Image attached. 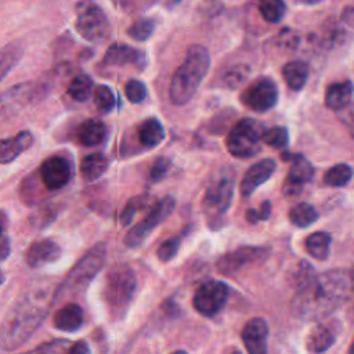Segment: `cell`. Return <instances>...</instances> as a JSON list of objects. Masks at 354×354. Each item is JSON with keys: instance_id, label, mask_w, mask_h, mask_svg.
I'll use <instances>...</instances> for the list:
<instances>
[{"instance_id": "cell-1", "label": "cell", "mask_w": 354, "mask_h": 354, "mask_svg": "<svg viewBox=\"0 0 354 354\" xmlns=\"http://www.w3.org/2000/svg\"><path fill=\"white\" fill-rule=\"evenodd\" d=\"M354 293V272L329 270L317 275L307 286L297 290L292 303V314L303 321H318L328 317Z\"/></svg>"}, {"instance_id": "cell-2", "label": "cell", "mask_w": 354, "mask_h": 354, "mask_svg": "<svg viewBox=\"0 0 354 354\" xmlns=\"http://www.w3.org/2000/svg\"><path fill=\"white\" fill-rule=\"evenodd\" d=\"M51 303L54 301L48 299V293L39 289L21 297L1 324L0 347L14 350L24 344L41 325Z\"/></svg>"}, {"instance_id": "cell-3", "label": "cell", "mask_w": 354, "mask_h": 354, "mask_svg": "<svg viewBox=\"0 0 354 354\" xmlns=\"http://www.w3.org/2000/svg\"><path fill=\"white\" fill-rule=\"evenodd\" d=\"M210 66L209 51L201 44H192L183 64L176 69L170 83V101L174 105L187 104L198 91Z\"/></svg>"}, {"instance_id": "cell-4", "label": "cell", "mask_w": 354, "mask_h": 354, "mask_svg": "<svg viewBox=\"0 0 354 354\" xmlns=\"http://www.w3.org/2000/svg\"><path fill=\"white\" fill-rule=\"evenodd\" d=\"M137 290V278L133 268L127 264L113 266L104 282L102 297L109 314L113 318H122Z\"/></svg>"}, {"instance_id": "cell-5", "label": "cell", "mask_w": 354, "mask_h": 354, "mask_svg": "<svg viewBox=\"0 0 354 354\" xmlns=\"http://www.w3.org/2000/svg\"><path fill=\"white\" fill-rule=\"evenodd\" d=\"M106 257V245L104 242L93 246L71 270L61 286L54 292V301L58 297H69L87 288L91 279L100 272Z\"/></svg>"}, {"instance_id": "cell-6", "label": "cell", "mask_w": 354, "mask_h": 354, "mask_svg": "<svg viewBox=\"0 0 354 354\" xmlns=\"http://www.w3.org/2000/svg\"><path fill=\"white\" fill-rule=\"evenodd\" d=\"M235 188V170L230 166L220 167L210 178L203 195L202 207L209 221H218L231 206Z\"/></svg>"}, {"instance_id": "cell-7", "label": "cell", "mask_w": 354, "mask_h": 354, "mask_svg": "<svg viewBox=\"0 0 354 354\" xmlns=\"http://www.w3.org/2000/svg\"><path fill=\"white\" fill-rule=\"evenodd\" d=\"M264 131L266 127L259 120L242 119L230 130L225 138V147L238 159L252 158L261 151Z\"/></svg>"}, {"instance_id": "cell-8", "label": "cell", "mask_w": 354, "mask_h": 354, "mask_svg": "<svg viewBox=\"0 0 354 354\" xmlns=\"http://www.w3.org/2000/svg\"><path fill=\"white\" fill-rule=\"evenodd\" d=\"M77 33L91 43H102L111 36V24L105 12L94 3H80L76 12Z\"/></svg>"}, {"instance_id": "cell-9", "label": "cell", "mask_w": 354, "mask_h": 354, "mask_svg": "<svg viewBox=\"0 0 354 354\" xmlns=\"http://www.w3.org/2000/svg\"><path fill=\"white\" fill-rule=\"evenodd\" d=\"M176 199L173 196H165L159 202H156L149 213L141 220V223L136 224L124 236V243L129 248L140 246L144 239L159 225L162 224L174 210Z\"/></svg>"}, {"instance_id": "cell-10", "label": "cell", "mask_w": 354, "mask_h": 354, "mask_svg": "<svg viewBox=\"0 0 354 354\" xmlns=\"http://www.w3.org/2000/svg\"><path fill=\"white\" fill-rule=\"evenodd\" d=\"M230 289L221 281H209L201 285L192 299L195 310L203 317H214L221 311L228 299Z\"/></svg>"}, {"instance_id": "cell-11", "label": "cell", "mask_w": 354, "mask_h": 354, "mask_svg": "<svg viewBox=\"0 0 354 354\" xmlns=\"http://www.w3.org/2000/svg\"><path fill=\"white\" fill-rule=\"evenodd\" d=\"M241 101L256 112H266L278 101V86L272 79L261 76L242 93Z\"/></svg>"}, {"instance_id": "cell-12", "label": "cell", "mask_w": 354, "mask_h": 354, "mask_svg": "<svg viewBox=\"0 0 354 354\" xmlns=\"http://www.w3.org/2000/svg\"><path fill=\"white\" fill-rule=\"evenodd\" d=\"M267 253L266 248L257 246H241L232 252L223 254L217 260V270L224 275H231L245 267L246 264L254 263L256 260L264 257Z\"/></svg>"}, {"instance_id": "cell-13", "label": "cell", "mask_w": 354, "mask_h": 354, "mask_svg": "<svg viewBox=\"0 0 354 354\" xmlns=\"http://www.w3.org/2000/svg\"><path fill=\"white\" fill-rule=\"evenodd\" d=\"M268 324L263 318L249 319L241 333L248 354H267L268 350Z\"/></svg>"}, {"instance_id": "cell-14", "label": "cell", "mask_w": 354, "mask_h": 354, "mask_svg": "<svg viewBox=\"0 0 354 354\" xmlns=\"http://www.w3.org/2000/svg\"><path fill=\"white\" fill-rule=\"evenodd\" d=\"M40 177L46 188H62L71 178L69 162L61 156L47 158L40 166Z\"/></svg>"}, {"instance_id": "cell-15", "label": "cell", "mask_w": 354, "mask_h": 354, "mask_svg": "<svg viewBox=\"0 0 354 354\" xmlns=\"http://www.w3.org/2000/svg\"><path fill=\"white\" fill-rule=\"evenodd\" d=\"M275 169H277V163L274 159H261L254 165H252L246 170L241 181V187H239L241 195L245 198H249L257 189V187H260L274 174Z\"/></svg>"}, {"instance_id": "cell-16", "label": "cell", "mask_w": 354, "mask_h": 354, "mask_svg": "<svg viewBox=\"0 0 354 354\" xmlns=\"http://www.w3.org/2000/svg\"><path fill=\"white\" fill-rule=\"evenodd\" d=\"M105 65H126V64H131L136 68L144 69L147 65V57L145 53L130 47L127 44H113L108 48V51L105 53L104 61Z\"/></svg>"}, {"instance_id": "cell-17", "label": "cell", "mask_w": 354, "mask_h": 354, "mask_svg": "<svg viewBox=\"0 0 354 354\" xmlns=\"http://www.w3.org/2000/svg\"><path fill=\"white\" fill-rule=\"evenodd\" d=\"M339 326L330 324H319L314 326L306 339V348L311 354H321L326 351L336 340Z\"/></svg>"}, {"instance_id": "cell-18", "label": "cell", "mask_w": 354, "mask_h": 354, "mask_svg": "<svg viewBox=\"0 0 354 354\" xmlns=\"http://www.w3.org/2000/svg\"><path fill=\"white\" fill-rule=\"evenodd\" d=\"M61 257V248L50 239H40L33 242L26 250V263L30 267H41L53 263Z\"/></svg>"}, {"instance_id": "cell-19", "label": "cell", "mask_w": 354, "mask_h": 354, "mask_svg": "<svg viewBox=\"0 0 354 354\" xmlns=\"http://www.w3.org/2000/svg\"><path fill=\"white\" fill-rule=\"evenodd\" d=\"M33 142V136L29 131H21L14 137L0 140V165L10 163L17 159Z\"/></svg>"}, {"instance_id": "cell-20", "label": "cell", "mask_w": 354, "mask_h": 354, "mask_svg": "<svg viewBox=\"0 0 354 354\" xmlns=\"http://www.w3.org/2000/svg\"><path fill=\"white\" fill-rule=\"evenodd\" d=\"M53 324L62 332H75L83 325V310L79 304L68 303L61 307L53 318Z\"/></svg>"}, {"instance_id": "cell-21", "label": "cell", "mask_w": 354, "mask_h": 354, "mask_svg": "<svg viewBox=\"0 0 354 354\" xmlns=\"http://www.w3.org/2000/svg\"><path fill=\"white\" fill-rule=\"evenodd\" d=\"M354 86L350 80L332 83L328 86L325 93V104L332 111H340L351 102Z\"/></svg>"}, {"instance_id": "cell-22", "label": "cell", "mask_w": 354, "mask_h": 354, "mask_svg": "<svg viewBox=\"0 0 354 354\" xmlns=\"http://www.w3.org/2000/svg\"><path fill=\"white\" fill-rule=\"evenodd\" d=\"M76 137L82 145H100L106 138V126L98 119H87L77 127Z\"/></svg>"}, {"instance_id": "cell-23", "label": "cell", "mask_w": 354, "mask_h": 354, "mask_svg": "<svg viewBox=\"0 0 354 354\" xmlns=\"http://www.w3.org/2000/svg\"><path fill=\"white\" fill-rule=\"evenodd\" d=\"M165 127L156 118L145 119L138 127V140L148 148L158 147L165 140Z\"/></svg>"}, {"instance_id": "cell-24", "label": "cell", "mask_w": 354, "mask_h": 354, "mask_svg": "<svg viewBox=\"0 0 354 354\" xmlns=\"http://www.w3.org/2000/svg\"><path fill=\"white\" fill-rule=\"evenodd\" d=\"M282 76L289 88L301 90L308 77V65L303 61H290L282 68Z\"/></svg>"}, {"instance_id": "cell-25", "label": "cell", "mask_w": 354, "mask_h": 354, "mask_svg": "<svg viewBox=\"0 0 354 354\" xmlns=\"http://www.w3.org/2000/svg\"><path fill=\"white\" fill-rule=\"evenodd\" d=\"M108 159L100 153V152H94L90 153L87 156H84L80 162V173L82 177L86 181H94L97 178H100L108 169Z\"/></svg>"}, {"instance_id": "cell-26", "label": "cell", "mask_w": 354, "mask_h": 354, "mask_svg": "<svg viewBox=\"0 0 354 354\" xmlns=\"http://www.w3.org/2000/svg\"><path fill=\"white\" fill-rule=\"evenodd\" d=\"M289 160H290V169L286 177L289 181L304 185L307 181L313 178L314 167L303 155L289 156Z\"/></svg>"}, {"instance_id": "cell-27", "label": "cell", "mask_w": 354, "mask_h": 354, "mask_svg": "<svg viewBox=\"0 0 354 354\" xmlns=\"http://www.w3.org/2000/svg\"><path fill=\"white\" fill-rule=\"evenodd\" d=\"M330 235L324 231H317L307 236L306 239V250L317 260H326L329 256L330 248Z\"/></svg>"}, {"instance_id": "cell-28", "label": "cell", "mask_w": 354, "mask_h": 354, "mask_svg": "<svg viewBox=\"0 0 354 354\" xmlns=\"http://www.w3.org/2000/svg\"><path fill=\"white\" fill-rule=\"evenodd\" d=\"M317 218H318V212L313 205L307 202H299L295 206H292L289 210V220L292 221V224L300 228H306L311 225L313 223H315Z\"/></svg>"}, {"instance_id": "cell-29", "label": "cell", "mask_w": 354, "mask_h": 354, "mask_svg": "<svg viewBox=\"0 0 354 354\" xmlns=\"http://www.w3.org/2000/svg\"><path fill=\"white\" fill-rule=\"evenodd\" d=\"M24 48L19 43H10L0 48V82L11 72L22 57Z\"/></svg>"}, {"instance_id": "cell-30", "label": "cell", "mask_w": 354, "mask_h": 354, "mask_svg": "<svg viewBox=\"0 0 354 354\" xmlns=\"http://www.w3.org/2000/svg\"><path fill=\"white\" fill-rule=\"evenodd\" d=\"M93 93V80L87 75L76 76L68 86V94L77 102L86 101Z\"/></svg>"}, {"instance_id": "cell-31", "label": "cell", "mask_w": 354, "mask_h": 354, "mask_svg": "<svg viewBox=\"0 0 354 354\" xmlns=\"http://www.w3.org/2000/svg\"><path fill=\"white\" fill-rule=\"evenodd\" d=\"M351 177H353V169L346 163H339L330 167L325 173L324 181L326 185H330V187H343L351 180Z\"/></svg>"}, {"instance_id": "cell-32", "label": "cell", "mask_w": 354, "mask_h": 354, "mask_svg": "<svg viewBox=\"0 0 354 354\" xmlns=\"http://www.w3.org/2000/svg\"><path fill=\"white\" fill-rule=\"evenodd\" d=\"M317 277L314 268L307 261L301 260L296 264L292 275H290V283L295 286L296 292L307 286L314 278Z\"/></svg>"}, {"instance_id": "cell-33", "label": "cell", "mask_w": 354, "mask_h": 354, "mask_svg": "<svg viewBox=\"0 0 354 354\" xmlns=\"http://www.w3.org/2000/svg\"><path fill=\"white\" fill-rule=\"evenodd\" d=\"M259 11L267 22L277 24L285 17L286 6L279 0H266L259 4Z\"/></svg>"}, {"instance_id": "cell-34", "label": "cell", "mask_w": 354, "mask_h": 354, "mask_svg": "<svg viewBox=\"0 0 354 354\" xmlns=\"http://www.w3.org/2000/svg\"><path fill=\"white\" fill-rule=\"evenodd\" d=\"M93 97H94V104L97 109L101 112H111L116 105L115 94L108 86H104V84L97 86L93 91Z\"/></svg>"}, {"instance_id": "cell-35", "label": "cell", "mask_w": 354, "mask_h": 354, "mask_svg": "<svg viewBox=\"0 0 354 354\" xmlns=\"http://www.w3.org/2000/svg\"><path fill=\"white\" fill-rule=\"evenodd\" d=\"M261 141L272 148H285L289 141V134L288 130L282 126H274L270 129H266L263 133Z\"/></svg>"}, {"instance_id": "cell-36", "label": "cell", "mask_w": 354, "mask_h": 354, "mask_svg": "<svg viewBox=\"0 0 354 354\" xmlns=\"http://www.w3.org/2000/svg\"><path fill=\"white\" fill-rule=\"evenodd\" d=\"M153 29H155V21L151 18H142V19H138L137 22H134L127 29V33L131 39H134L137 41H144V40L149 39Z\"/></svg>"}, {"instance_id": "cell-37", "label": "cell", "mask_w": 354, "mask_h": 354, "mask_svg": "<svg viewBox=\"0 0 354 354\" xmlns=\"http://www.w3.org/2000/svg\"><path fill=\"white\" fill-rule=\"evenodd\" d=\"M249 68L246 65H234L223 75V83L228 88L239 87L248 77Z\"/></svg>"}, {"instance_id": "cell-38", "label": "cell", "mask_w": 354, "mask_h": 354, "mask_svg": "<svg viewBox=\"0 0 354 354\" xmlns=\"http://www.w3.org/2000/svg\"><path fill=\"white\" fill-rule=\"evenodd\" d=\"M147 202H148V195H147V194L137 195V196L131 198V199L126 203V206H124V209H123V212H122V214H120V223H122V225H127V224L133 220V217L136 216V213H137L140 209H144V207L147 206Z\"/></svg>"}, {"instance_id": "cell-39", "label": "cell", "mask_w": 354, "mask_h": 354, "mask_svg": "<svg viewBox=\"0 0 354 354\" xmlns=\"http://www.w3.org/2000/svg\"><path fill=\"white\" fill-rule=\"evenodd\" d=\"M71 347V342L65 339H57L53 342H47L36 347L35 350L24 354H66L68 348Z\"/></svg>"}, {"instance_id": "cell-40", "label": "cell", "mask_w": 354, "mask_h": 354, "mask_svg": "<svg viewBox=\"0 0 354 354\" xmlns=\"http://www.w3.org/2000/svg\"><path fill=\"white\" fill-rule=\"evenodd\" d=\"M180 245H181V236H173V238H169L166 239L159 248H158V257L159 260L162 261H170L171 259L176 257L178 249H180Z\"/></svg>"}, {"instance_id": "cell-41", "label": "cell", "mask_w": 354, "mask_h": 354, "mask_svg": "<svg viewBox=\"0 0 354 354\" xmlns=\"http://www.w3.org/2000/svg\"><path fill=\"white\" fill-rule=\"evenodd\" d=\"M124 93H126V97H127V100L130 102L138 104V102H142L145 100V97H147V87H145V84L142 82L131 79V80L127 82Z\"/></svg>"}, {"instance_id": "cell-42", "label": "cell", "mask_w": 354, "mask_h": 354, "mask_svg": "<svg viewBox=\"0 0 354 354\" xmlns=\"http://www.w3.org/2000/svg\"><path fill=\"white\" fill-rule=\"evenodd\" d=\"M55 216H57V210L53 206H46V207H41L40 210H37L35 214H32L30 223L35 228L40 230V228H44L48 224H51L53 220L55 218Z\"/></svg>"}, {"instance_id": "cell-43", "label": "cell", "mask_w": 354, "mask_h": 354, "mask_svg": "<svg viewBox=\"0 0 354 354\" xmlns=\"http://www.w3.org/2000/svg\"><path fill=\"white\" fill-rule=\"evenodd\" d=\"M171 166V162L169 158H158L155 160V163L152 165V169L149 171V181L151 183H159L160 180H163L166 177V174L169 173Z\"/></svg>"}, {"instance_id": "cell-44", "label": "cell", "mask_w": 354, "mask_h": 354, "mask_svg": "<svg viewBox=\"0 0 354 354\" xmlns=\"http://www.w3.org/2000/svg\"><path fill=\"white\" fill-rule=\"evenodd\" d=\"M271 214V202L270 201H264L259 209H249L246 212V220L252 224H256L259 221H264L270 217Z\"/></svg>"}, {"instance_id": "cell-45", "label": "cell", "mask_w": 354, "mask_h": 354, "mask_svg": "<svg viewBox=\"0 0 354 354\" xmlns=\"http://www.w3.org/2000/svg\"><path fill=\"white\" fill-rule=\"evenodd\" d=\"M337 116L342 123L348 129L350 136L354 138V102H350L340 111H337Z\"/></svg>"}, {"instance_id": "cell-46", "label": "cell", "mask_w": 354, "mask_h": 354, "mask_svg": "<svg viewBox=\"0 0 354 354\" xmlns=\"http://www.w3.org/2000/svg\"><path fill=\"white\" fill-rule=\"evenodd\" d=\"M301 189H303L301 184L289 181L288 178L285 180V183L282 185V192H283L285 196H296V195H299L301 192Z\"/></svg>"}, {"instance_id": "cell-47", "label": "cell", "mask_w": 354, "mask_h": 354, "mask_svg": "<svg viewBox=\"0 0 354 354\" xmlns=\"http://www.w3.org/2000/svg\"><path fill=\"white\" fill-rule=\"evenodd\" d=\"M66 354H91L88 344L84 340H77L71 344Z\"/></svg>"}, {"instance_id": "cell-48", "label": "cell", "mask_w": 354, "mask_h": 354, "mask_svg": "<svg viewBox=\"0 0 354 354\" xmlns=\"http://www.w3.org/2000/svg\"><path fill=\"white\" fill-rule=\"evenodd\" d=\"M342 18L350 26H354V3L346 6L342 12Z\"/></svg>"}, {"instance_id": "cell-49", "label": "cell", "mask_w": 354, "mask_h": 354, "mask_svg": "<svg viewBox=\"0 0 354 354\" xmlns=\"http://www.w3.org/2000/svg\"><path fill=\"white\" fill-rule=\"evenodd\" d=\"M10 254V239L7 236L0 238V260H6Z\"/></svg>"}, {"instance_id": "cell-50", "label": "cell", "mask_w": 354, "mask_h": 354, "mask_svg": "<svg viewBox=\"0 0 354 354\" xmlns=\"http://www.w3.org/2000/svg\"><path fill=\"white\" fill-rule=\"evenodd\" d=\"M4 228H6V221H4V217H3V214H0V238L3 236Z\"/></svg>"}, {"instance_id": "cell-51", "label": "cell", "mask_w": 354, "mask_h": 354, "mask_svg": "<svg viewBox=\"0 0 354 354\" xmlns=\"http://www.w3.org/2000/svg\"><path fill=\"white\" fill-rule=\"evenodd\" d=\"M348 354H354V339L351 340L350 343V347H348Z\"/></svg>"}, {"instance_id": "cell-52", "label": "cell", "mask_w": 354, "mask_h": 354, "mask_svg": "<svg viewBox=\"0 0 354 354\" xmlns=\"http://www.w3.org/2000/svg\"><path fill=\"white\" fill-rule=\"evenodd\" d=\"M171 354H188V353L184 351V350H177V351H174V353H171Z\"/></svg>"}, {"instance_id": "cell-53", "label": "cell", "mask_w": 354, "mask_h": 354, "mask_svg": "<svg viewBox=\"0 0 354 354\" xmlns=\"http://www.w3.org/2000/svg\"><path fill=\"white\" fill-rule=\"evenodd\" d=\"M4 282V275H3V272H1V270H0V285Z\"/></svg>"}, {"instance_id": "cell-54", "label": "cell", "mask_w": 354, "mask_h": 354, "mask_svg": "<svg viewBox=\"0 0 354 354\" xmlns=\"http://www.w3.org/2000/svg\"><path fill=\"white\" fill-rule=\"evenodd\" d=\"M231 354H241V351H238V350H234V351H231Z\"/></svg>"}]
</instances>
